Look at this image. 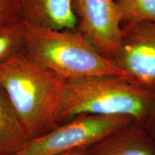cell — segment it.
<instances>
[{"mask_svg": "<svg viewBox=\"0 0 155 155\" xmlns=\"http://www.w3.org/2000/svg\"><path fill=\"white\" fill-rule=\"evenodd\" d=\"M65 83L23 53L0 63V84L30 139L59 126L57 112Z\"/></svg>", "mask_w": 155, "mask_h": 155, "instance_id": "6da1fadb", "label": "cell"}, {"mask_svg": "<svg viewBox=\"0 0 155 155\" xmlns=\"http://www.w3.org/2000/svg\"><path fill=\"white\" fill-rule=\"evenodd\" d=\"M155 101V91L127 77L102 75L65 80L57 112L58 125L81 114L122 115L143 124Z\"/></svg>", "mask_w": 155, "mask_h": 155, "instance_id": "7a4b0ae2", "label": "cell"}, {"mask_svg": "<svg viewBox=\"0 0 155 155\" xmlns=\"http://www.w3.org/2000/svg\"><path fill=\"white\" fill-rule=\"evenodd\" d=\"M24 22L23 54L65 80L102 75L128 78L113 60L97 51L78 29L58 30Z\"/></svg>", "mask_w": 155, "mask_h": 155, "instance_id": "3957f363", "label": "cell"}, {"mask_svg": "<svg viewBox=\"0 0 155 155\" xmlns=\"http://www.w3.org/2000/svg\"><path fill=\"white\" fill-rule=\"evenodd\" d=\"M134 121L128 116L81 114L49 132L31 139L14 155H57L75 149H87Z\"/></svg>", "mask_w": 155, "mask_h": 155, "instance_id": "277c9868", "label": "cell"}, {"mask_svg": "<svg viewBox=\"0 0 155 155\" xmlns=\"http://www.w3.org/2000/svg\"><path fill=\"white\" fill-rule=\"evenodd\" d=\"M73 9L78 30L97 51L114 61L123 32L117 0H73Z\"/></svg>", "mask_w": 155, "mask_h": 155, "instance_id": "5b68a950", "label": "cell"}, {"mask_svg": "<svg viewBox=\"0 0 155 155\" xmlns=\"http://www.w3.org/2000/svg\"><path fill=\"white\" fill-rule=\"evenodd\" d=\"M122 28L114 61L129 80L155 91V22H137Z\"/></svg>", "mask_w": 155, "mask_h": 155, "instance_id": "8992f818", "label": "cell"}, {"mask_svg": "<svg viewBox=\"0 0 155 155\" xmlns=\"http://www.w3.org/2000/svg\"><path fill=\"white\" fill-rule=\"evenodd\" d=\"M85 155H155V138L134 121L88 147Z\"/></svg>", "mask_w": 155, "mask_h": 155, "instance_id": "52a82bcc", "label": "cell"}, {"mask_svg": "<svg viewBox=\"0 0 155 155\" xmlns=\"http://www.w3.org/2000/svg\"><path fill=\"white\" fill-rule=\"evenodd\" d=\"M22 19L41 28L75 30L78 18L73 0H17Z\"/></svg>", "mask_w": 155, "mask_h": 155, "instance_id": "ba28073f", "label": "cell"}, {"mask_svg": "<svg viewBox=\"0 0 155 155\" xmlns=\"http://www.w3.org/2000/svg\"><path fill=\"white\" fill-rule=\"evenodd\" d=\"M0 84V155H14L30 140Z\"/></svg>", "mask_w": 155, "mask_h": 155, "instance_id": "9c48e42d", "label": "cell"}, {"mask_svg": "<svg viewBox=\"0 0 155 155\" xmlns=\"http://www.w3.org/2000/svg\"><path fill=\"white\" fill-rule=\"evenodd\" d=\"M24 42L25 22L22 19L0 24V63L23 53Z\"/></svg>", "mask_w": 155, "mask_h": 155, "instance_id": "30bf717a", "label": "cell"}, {"mask_svg": "<svg viewBox=\"0 0 155 155\" xmlns=\"http://www.w3.org/2000/svg\"><path fill=\"white\" fill-rule=\"evenodd\" d=\"M122 26L141 22H155V0H117Z\"/></svg>", "mask_w": 155, "mask_h": 155, "instance_id": "8fae6325", "label": "cell"}, {"mask_svg": "<svg viewBox=\"0 0 155 155\" xmlns=\"http://www.w3.org/2000/svg\"><path fill=\"white\" fill-rule=\"evenodd\" d=\"M17 0H0V24L21 20Z\"/></svg>", "mask_w": 155, "mask_h": 155, "instance_id": "7c38bea8", "label": "cell"}, {"mask_svg": "<svg viewBox=\"0 0 155 155\" xmlns=\"http://www.w3.org/2000/svg\"><path fill=\"white\" fill-rule=\"evenodd\" d=\"M142 125L144 129L155 138V101Z\"/></svg>", "mask_w": 155, "mask_h": 155, "instance_id": "4fadbf2b", "label": "cell"}, {"mask_svg": "<svg viewBox=\"0 0 155 155\" xmlns=\"http://www.w3.org/2000/svg\"><path fill=\"white\" fill-rule=\"evenodd\" d=\"M86 149L84 148H79L75 149V150L68 151V152L62 153V154H57V155H85Z\"/></svg>", "mask_w": 155, "mask_h": 155, "instance_id": "5bb4252c", "label": "cell"}]
</instances>
